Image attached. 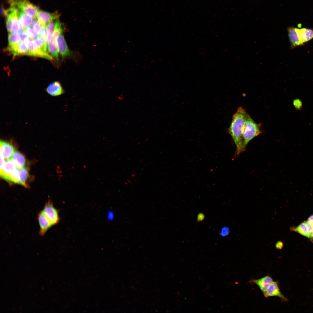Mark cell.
Wrapping results in <instances>:
<instances>
[{
    "instance_id": "obj_1",
    "label": "cell",
    "mask_w": 313,
    "mask_h": 313,
    "mask_svg": "<svg viewBox=\"0 0 313 313\" xmlns=\"http://www.w3.org/2000/svg\"><path fill=\"white\" fill-rule=\"evenodd\" d=\"M248 113L242 107L239 108L233 115L228 131L236 147L237 155L243 152L242 132Z\"/></svg>"
},
{
    "instance_id": "obj_2",
    "label": "cell",
    "mask_w": 313,
    "mask_h": 313,
    "mask_svg": "<svg viewBox=\"0 0 313 313\" xmlns=\"http://www.w3.org/2000/svg\"><path fill=\"white\" fill-rule=\"evenodd\" d=\"M261 133L260 125L256 123L248 114L242 132L243 148L244 151L249 142Z\"/></svg>"
},
{
    "instance_id": "obj_3",
    "label": "cell",
    "mask_w": 313,
    "mask_h": 313,
    "mask_svg": "<svg viewBox=\"0 0 313 313\" xmlns=\"http://www.w3.org/2000/svg\"><path fill=\"white\" fill-rule=\"evenodd\" d=\"M8 2L10 7L20 10L34 18L40 10L39 8L31 3L30 0H8Z\"/></svg>"
},
{
    "instance_id": "obj_4",
    "label": "cell",
    "mask_w": 313,
    "mask_h": 313,
    "mask_svg": "<svg viewBox=\"0 0 313 313\" xmlns=\"http://www.w3.org/2000/svg\"><path fill=\"white\" fill-rule=\"evenodd\" d=\"M43 211L52 225H56L60 220L58 211L54 206L53 202L49 200L46 203Z\"/></svg>"
},
{
    "instance_id": "obj_5",
    "label": "cell",
    "mask_w": 313,
    "mask_h": 313,
    "mask_svg": "<svg viewBox=\"0 0 313 313\" xmlns=\"http://www.w3.org/2000/svg\"><path fill=\"white\" fill-rule=\"evenodd\" d=\"M60 14L58 11L50 13L41 10H39L37 16V17L41 24H48L50 22L59 19Z\"/></svg>"
},
{
    "instance_id": "obj_6",
    "label": "cell",
    "mask_w": 313,
    "mask_h": 313,
    "mask_svg": "<svg viewBox=\"0 0 313 313\" xmlns=\"http://www.w3.org/2000/svg\"><path fill=\"white\" fill-rule=\"evenodd\" d=\"M265 298L272 296H277L283 301H287L288 299L281 293L278 281H273L267 290L263 293Z\"/></svg>"
},
{
    "instance_id": "obj_7",
    "label": "cell",
    "mask_w": 313,
    "mask_h": 313,
    "mask_svg": "<svg viewBox=\"0 0 313 313\" xmlns=\"http://www.w3.org/2000/svg\"><path fill=\"white\" fill-rule=\"evenodd\" d=\"M0 150L1 156L6 160L10 159L16 150L12 143L3 140L0 141Z\"/></svg>"
},
{
    "instance_id": "obj_8",
    "label": "cell",
    "mask_w": 313,
    "mask_h": 313,
    "mask_svg": "<svg viewBox=\"0 0 313 313\" xmlns=\"http://www.w3.org/2000/svg\"><path fill=\"white\" fill-rule=\"evenodd\" d=\"M37 219L39 224V234L43 236L52 225L44 214L43 210L38 214Z\"/></svg>"
},
{
    "instance_id": "obj_9",
    "label": "cell",
    "mask_w": 313,
    "mask_h": 313,
    "mask_svg": "<svg viewBox=\"0 0 313 313\" xmlns=\"http://www.w3.org/2000/svg\"><path fill=\"white\" fill-rule=\"evenodd\" d=\"M59 53L63 58L69 57L72 55V52L69 48L63 34L59 35L57 38Z\"/></svg>"
},
{
    "instance_id": "obj_10",
    "label": "cell",
    "mask_w": 313,
    "mask_h": 313,
    "mask_svg": "<svg viewBox=\"0 0 313 313\" xmlns=\"http://www.w3.org/2000/svg\"><path fill=\"white\" fill-rule=\"evenodd\" d=\"M46 90L49 95L54 97L61 95L65 92L61 83L57 81H54L49 84Z\"/></svg>"
},
{
    "instance_id": "obj_11",
    "label": "cell",
    "mask_w": 313,
    "mask_h": 313,
    "mask_svg": "<svg viewBox=\"0 0 313 313\" xmlns=\"http://www.w3.org/2000/svg\"><path fill=\"white\" fill-rule=\"evenodd\" d=\"M17 169L16 166L10 159L6 160L2 170L0 171V176L6 180Z\"/></svg>"
},
{
    "instance_id": "obj_12",
    "label": "cell",
    "mask_w": 313,
    "mask_h": 313,
    "mask_svg": "<svg viewBox=\"0 0 313 313\" xmlns=\"http://www.w3.org/2000/svg\"><path fill=\"white\" fill-rule=\"evenodd\" d=\"M272 278L269 275H266L262 278L256 279H252L250 281L257 285L262 292L264 293L273 282Z\"/></svg>"
},
{
    "instance_id": "obj_13",
    "label": "cell",
    "mask_w": 313,
    "mask_h": 313,
    "mask_svg": "<svg viewBox=\"0 0 313 313\" xmlns=\"http://www.w3.org/2000/svg\"><path fill=\"white\" fill-rule=\"evenodd\" d=\"M296 30L303 44L313 38V30L305 28L301 29L296 28Z\"/></svg>"
},
{
    "instance_id": "obj_14",
    "label": "cell",
    "mask_w": 313,
    "mask_h": 313,
    "mask_svg": "<svg viewBox=\"0 0 313 313\" xmlns=\"http://www.w3.org/2000/svg\"><path fill=\"white\" fill-rule=\"evenodd\" d=\"M288 36L291 46L294 47L303 44L301 42L296 28H290L288 29Z\"/></svg>"
},
{
    "instance_id": "obj_15",
    "label": "cell",
    "mask_w": 313,
    "mask_h": 313,
    "mask_svg": "<svg viewBox=\"0 0 313 313\" xmlns=\"http://www.w3.org/2000/svg\"><path fill=\"white\" fill-rule=\"evenodd\" d=\"M33 40L36 43L40 51L44 54L45 58L50 60H52V57L48 54V46L46 41L39 36H37Z\"/></svg>"
},
{
    "instance_id": "obj_16",
    "label": "cell",
    "mask_w": 313,
    "mask_h": 313,
    "mask_svg": "<svg viewBox=\"0 0 313 313\" xmlns=\"http://www.w3.org/2000/svg\"><path fill=\"white\" fill-rule=\"evenodd\" d=\"M10 159L14 163L16 167L21 168L25 167L26 159L24 156L21 152L15 150Z\"/></svg>"
},
{
    "instance_id": "obj_17",
    "label": "cell",
    "mask_w": 313,
    "mask_h": 313,
    "mask_svg": "<svg viewBox=\"0 0 313 313\" xmlns=\"http://www.w3.org/2000/svg\"><path fill=\"white\" fill-rule=\"evenodd\" d=\"M26 44L29 51V55L45 58L33 40H29L26 42Z\"/></svg>"
},
{
    "instance_id": "obj_18",
    "label": "cell",
    "mask_w": 313,
    "mask_h": 313,
    "mask_svg": "<svg viewBox=\"0 0 313 313\" xmlns=\"http://www.w3.org/2000/svg\"><path fill=\"white\" fill-rule=\"evenodd\" d=\"M14 56L19 55H28L29 50L26 42L21 41L18 45L10 50Z\"/></svg>"
},
{
    "instance_id": "obj_19",
    "label": "cell",
    "mask_w": 313,
    "mask_h": 313,
    "mask_svg": "<svg viewBox=\"0 0 313 313\" xmlns=\"http://www.w3.org/2000/svg\"><path fill=\"white\" fill-rule=\"evenodd\" d=\"M8 45L7 49L9 51L18 45L20 42L21 39L18 33L11 32L8 34Z\"/></svg>"
},
{
    "instance_id": "obj_20",
    "label": "cell",
    "mask_w": 313,
    "mask_h": 313,
    "mask_svg": "<svg viewBox=\"0 0 313 313\" xmlns=\"http://www.w3.org/2000/svg\"><path fill=\"white\" fill-rule=\"evenodd\" d=\"M18 14L23 28L30 26L32 24V18L21 10L18 9Z\"/></svg>"
},
{
    "instance_id": "obj_21",
    "label": "cell",
    "mask_w": 313,
    "mask_h": 313,
    "mask_svg": "<svg viewBox=\"0 0 313 313\" xmlns=\"http://www.w3.org/2000/svg\"><path fill=\"white\" fill-rule=\"evenodd\" d=\"M17 168L19 176V184L26 188H28L26 183L29 176L28 169L25 167Z\"/></svg>"
},
{
    "instance_id": "obj_22",
    "label": "cell",
    "mask_w": 313,
    "mask_h": 313,
    "mask_svg": "<svg viewBox=\"0 0 313 313\" xmlns=\"http://www.w3.org/2000/svg\"><path fill=\"white\" fill-rule=\"evenodd\" d=\"M49 53L51 56L58 59L59 56V51L57 40H52L48 45Z\"/></svg>"
},
{
    "instance_id": "obj_23",
    "label": "cell",
    "mask_w": 313,
    "mask_h": 313,
    "mask_svg": "<svg viewBox=\"0 0 313 313\" xmlns=\"http://www.w3.org/2000/svg\"><path fill=\"white\" fill-rule=\"evenodd\" d=\"M63 31L62 23L60 21L59 19L55 20V26L53 32L52 34V40H57L58 36L62 34Z\"/></svg>"
},
{
    "instance_id": "obj_24",
    "label": "cell",
    "mask_w": 313,
    "mask_h": 313,
    "mask_svg": "<svg viewBox=\"0 0 313 313\" xmlns=\"http://www.w3.org/2000/svg\"><path fill=\"white\" fill-rule=\"evenodd\" d=\"M23 30L18 15L13 20L11 28V32L19 33Z\"/></svg>"
},
{
    "instance_id": "obj_25",
    "label": "cell",
    "mask_w": 313,
    "mask_h": 313,
    "mask_svg": "<svg viewBox=\"0 0 313 313\" xmlns=\"http://www.w3.org/2000/svg\"><path fill=\"white\" fill-rule=\"evenodd\" d=\"M55 22L53 21L48 23L47 24L48 34L46 41L47 45H48L51 42L52 37L54 31Z\"/></svg>"
},
{
    "instance_id": "obj_26",
    "label": "cell",
    "mask_w": 313,
    "mask_h": 313,
    "mask_svg": "<svg viewBox=\"0 0 313 313\" xmlns=\"http://www.w3.org/2000/svg\"><path fill=\"white\" fill-rule=\"evenodd\" d=\"M32 25L33 29L37 35H39L41 25L37 17L34 18L33 21Z\"/></svg>"
},
{
    "instance_id": "obj_27",
    "label": "cell",
    "mask_w": 313,
    "mask_h": 313,
    "mask_svg": "<svg viewBox=\"0 0 313 313\" xmlns=\"http://www.w3.org/2000/svg\"><path fill=\"white\" fill-rule=\"evenodd\" d=\"M27 36L31 40H33L37 35L35 32L33 28L31 26L27 27L24 29Z\"/></svg>"
},
{
    "instance_id": "obj_28",
    "label": "cell",
    "mask_w": 313,
    "mask_h": 313,
    "mask_svg": "<svg viewBox=\"0 0 313 313\" xmlns=\"http://www.w3.org/2000/svg\"><path fill=\"white\" fill-rule=\"evenodd\" d=\"M47 34V24L42 25L38 36H40L46 42Z\"/></svg>"
},
{
    "instance_id": "obj_29",
    "label": "cell",
    "mask_w": 313,
    "mask_h": 313,
    "mask_svg": "<svg viewBox=\"0 0 313 313\" xmlns=\"http://www.w3.org/2000/svg\"><path fill=\"white\" fill-rule=\"evenodd\" d=\"M293 103L295 109L297 110H299L302 109L303 104L300 99H294L293 101Z\"/></svg>"
},
{
    "instance_id": "obj_30",
    "label": "cell",
    "mask_w": 313,
    "mask_h": 313,
    "mask_svg": "<svg viewBox=\"0 0 313 313\" xmlns=\"http://www.w3.org/2000/svg\"><path fill=\"white\" fill-rule=\"evenodd\" d=\"M18 33L20 36L21 42L26 43L30 40V38L26 35L24 30Z\"/></svg>"
},
{
    "instance_id": "obj_31",
    "label": "cell",
    "mask_w": 313,
    "mask_h": 313,
    "mask_svg": "<svg viewBox=\"0 0 313 313\" xmlns=\"http://www.w3.org/2000/svg\"><path fill=\"white\" fill-rule=\"evenodd\" d=\"M8 8L6 9L2 3L1 4L0 7V13L2 16L4 17H6L8 16Z\"/></svg>"
},
{
    "instance_id": "obj_32",
    "label": "cell",
    "mask_w": 313,
    "mask_h": 313,
    "mask_svg": "<svg viewBox=\"0 0 313 313\" xmlns=\"http://www.w3.org/2000/svg\"><path fill=\"white\" fill-rule=\"evenodd\" d=\"M230 230L229 228L227 227H225L222 228L220 234L223 236H225L228 235L229 233Z\"/></svg>"
},
{
    "instance_id": "obj_33",
    "label": "cell",
    "mask_w": 313,
    "mask_h": 313,
    "mask_svg": "<svg viewBox=\"0 0 313 313\" xmlns=\"http://www.w3.org/2000/svg\"><path fill=\"white\" fill-rule=\"evenodd\" d=\"M275 246L277 249L281 250L283 247V243L281 241H279L276 243Z\"/></svg>"
},
{
    "instance_id": "obj_34",
    "label": "cell",
    "mask_w": 313,
    "mask_h": 313,
    "mask_svg": "<svg viewBox=\"0 0 313 313\" xmlns=\"http://www.w3.org/2000/svg\"><path fill=\"white\" fill-rule=\"evenodd\" d=\"M204 218V215L203 213H199L197 216V221L200 222L203 220Z\"/></svg>"
},
{
    "instance_id": "obj_35",
    "label": "cell",
    "mask_w": 313,
    "mask_h": 313,
    "mask_svg": "<svg viewBox=\"0 0 313 313\" xmlns=\"http://www.w3.org/2000/svg\"><path fill=\"white\" fill-rule=\"evenodd\" d=\"M5 162V161L4 160V159L2 157L0 156V171L2 170Z\"/></svg>"
},
{
    "instance_id": "obj_36",
    "label": "cell",
    "mask_w": 313,
    "mask_h": 313,
    "mask_svg": "<svg viewBox=\"0 0 313 313\" xmlns=\"http://www.w3.org/2000/svg\"><path fill=\"white\" fill-rule=\"evenodd\" d=\"M308 220L313 223V215L309 217Z\"/></svg>"
}]
</instances>
